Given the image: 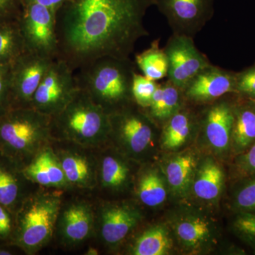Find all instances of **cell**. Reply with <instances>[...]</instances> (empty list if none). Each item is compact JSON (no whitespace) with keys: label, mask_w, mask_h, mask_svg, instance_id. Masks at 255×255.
Listing matches in <instances>:
<instances>
[{"label":"cell","mask_w":255,"mask_h":255,"mask_svg":"<svg viewBox=\"0 0 255 255\" xmlns=\"http://www.w3.org/2000/svg\"><path fill=\"white\" fill-rule=\"evenodd\" d=\"M153 0H69L55 14L58 58L74 71L103 57L130 59Z\"/></svg>","instance_id":"cell-1"},{"label":"cell","mask_w":255,"mask_h":255,"mask_svg":"<svg viewBox=\"0 0 255 255\" xmlns=\"http://www.w3.org/2000/svg\"><path fill=\"white\" fill-rule=\"evenodd\" d=\"M78 70L75 77L79 88L109 114L133 100L131 88L135 70L130 59L103 57Z\"/></svg>","instance_id":"cell-2"},{"label":"cell","mask_w":255,"mask_h":255,"mask_svg":"<svg viewBox=\"0 0 255 255\" xmlns=\"http://www.w3.org/2000/svg\"><path fill=\"white\" fill-rule=\"evenodd\" d=\"M52 135L84 146L100 145L110 135V114L79 88L60 113L51 117Z\"/></svg>","instance_id":"cell-3"},{"label":"cell","mask_w":255,"mask_h":255,"mask_svg":"<svg viewBox=\"0 0 255 255\" xmlns=\"http://www.w3.org/2000/svg\"><path fill=\"white\" fill-rule=\"evenodd\" d=\"M51 136V117L31 107L11 108L0 115V150L10 158L37 155Z\"/></svg>","instance_id":"cell-4"},{"label":"cell","mask_w":255,"mask_h":255,"mask_svg":"<svg viewBox=\"0 0 255 255\" xmlns=\"http://www.w3.org/2000/svg\"><path fill=\"white\" fill-rule=\"evenodd\" d=\"M61 206L57 194H39L23 203L16 219L15 241L26 253L39 250L50 241Z\"/></svg>","instance_id":"cell-5"},{"label":"cell","mask_w":255,"mask_h":255,"mask_svg":"<svg viewBox=\"0 0 255 255\" xmlns=\"http://www.w3.org/2000/svg\"><path fill=\"white\" fill-rule=\"evenodd\" d=\"M79 90L75 71L57 58L48 68L31 103V108L50 117L65 108Z\"/></svg>","instance_id":"cell-6"},{"label":"cell","mask_w":255,"mask_h":255,"mask_svg":"<svg viewBox=\"0 0 255 255\" xmlns=\"http://www.w3.org/2000/svg\"><path fill=\"white\" fill-rule=\"evenodd\" d=\"M22 4L18 23L26 50L57 59L59 45L55 31V13L38 3L22 1Z\"/></svg>","instance_id":"cell-7"},{"label":"cell","mask_w":255,"mask_h":255,"mask_svg":"<svg viewBox=\"0 0 255 255\" xmlns=\"http://www.w3.org/2000/svg\"><path fill=\"white\" fill-rule=\"evenodd\" d=\"M173 34L194 38L214 14V0H153Z\"/></svg>","instance_id":"cell-8"},{"label":"cell","mask_w":255,"mask_h":255,"mask_svg":"<svg viewBox=\"0 0 255 255\" xmlns=\"http://www.w3.org/2000/svg\"><path fill=\"white\" fill-rule=\"evenodd\" d=\"M164 50L168 59V80L182 90L211 65L207 57L197 49L191 37L172 34Z\"/></svg>","instance_id":"cell-9"},{"label":"cell","mask_w":255,"mask_h":255,"mask_svg":"<svg viewBox=\"0 0 255 255\" xmlns=\"http://www.w3.org/2000/svg\"><path fill=\"white\" fill-rule=\"evenodd\" d=\"M53 60L26 50L11 64V108L31 107L33 95Z\"/></svg>","instance_id":"cell-10"},{"label":"cell","mask_w":255,"mask_h":255,"mask_svg":"<svg viewBox=\"0 0 255 255\" xmlns=\"http://www.w3.org/2000/svg\"><path fill=\"white\" fill-rule=\"evenodd\" d=\"M110 135H115L131 153H142L153 140V127L149 119L127 105L110 114Z\"/></svg>","instance_id":"cell-11"},{"label":"cell","mask_w":255,"mask_h":255,"mask_svg":"<svg viewBox=\"0 0 255 255\" xmlns=\"http://www.w3.org/2000/svg\"><path fill=\"white\" fill-rule=\"evenodd\" d=\"M237 73L210 65L198 74L183 90L188 100L209 102L228 94H236Z\"/></svg>","instance_id":"cell-12"},{"label":"cell","mask_w":255,"mask_h":255,"mask_svg":"<svg viewBox=\"0 0 255 255\" xmlns=\"http://www.w3.org/2000/svg\"><path fill=\"white\" fill-rule=\"evenodd\" d=\"M234 103L221 101L210 107L204 119L208 142L219 153L231 152Z\"/></svg>","instance_id":"cell-13"},{"label":"cell","mask_w":255,"mask_h":255,"mask_svg":"<svg viewBox=\"0 0 255 255\" xmlns=\"http://www.w3.org/2000/svg\"><path fill=\"white\" fill-rule=\"evenodd\" d=\"M139 219L138 213L128 206H107L101 214V236L107 244H118L136 226Z\"/></svg>","instance_id":"cell-14"},{"label":"cell","mask_w":255,"mask_h":255,"mask_svg":"<svg viewBox=\"0 0 255 255\" xmlns=\"http://www.w3.org/2000/svg\"><path fill=\"white\" fill-rule=\"evenodd\" d=\"M239 97V100L234 103L231 142V152L236 156L255 142V100Z\"/></svg>","instance_id":"cell-15"},{"label":"cell","mask_w":255,"mask_h":255,"mask_svg":"<svg viewBox=\"0 0 255 255\" xmlns=\"http://www.w3.org/2000/svg\"><path fill=\"white\" fill-rule=\"evenodd\" d=\"M93 225L91 208L86 204L76 203L63 211L61 220L62 235L68 243H79L89 238Z\"/></svg>","instance_id":"cell-16"},{"label":"cell","mask_w":255,"mask_h":255,"mask_svg":"<svg viewBox=\"0 0 255 255\" xmlns=\"http://www.w3.org/2000/svg\"><path fill=\"white\" fill-rule=\"evenodd\" d=\"M224 179L221 166L209 159L196 174L193 187L194 194L201 200H216L222 193Z\"/></svg>","instance_id":"cell-17"},{"label":"cell","mask_w":255,"mask_h":255,"mask_svg":"<svg viewBox=\"0 0 255 255\" xmlns=\"http://www.w3.org/2000/svg\"><path fill=\"white\" fill-rule=\"evenodd\" d=\"M183 90L169 80L157 85L150 107V114L157 120H168L180 110Z\"/></svg>","instance_id":"cell-18"},{"label":"cell","mask_w":255,"mask_h":255,"mask_svg":"<svg viewBox=\"0 0 255 255\" xmlns=\"http://www.w3.org/2000/svg\"><path fill=\"white\" fill-rule=\"evenodd\" d=\"M62 168L70 184L83 188L94 185L95 172L90 160L77 152H64L59 157Z\"/></svg>","instance_id":"cell-19"},{"label":"cell","mask_w":255,"mask_h":255,"mask_svg":"<svg viewBox=\"0 0 255 255\" xmlns=\"http://www.w3.org/2000/svg\"><path fill=\"white\" fill-rule=\"evenodd\" d=\"M196 161L191 154H183L172 159L166 167V176L171 189L175 194H182L190 187Z\"/></svg>","instance_id":"cell-20"},{"label":"cell","mask_w":255,"mask_h":255,"mask_svg":"<svg viewBox=\"0 0 255 255\" xmlns=\"http://www.w3.org/2000/svg\"><path fill=\"white\" fill-rule=\"evenodd\" d=\"M135 63L143 75L152 81L162 80L168 74V59L164 49L159 48V41L135 55Z\"/></svg>","instance_id":"cell-21"},{"label":"cell","mask_w":255,"mask_h":255,"mask_svg":"<svg viewBox=\"0 0 255 255\" xmlns=\"http://www.w3.org/2000/svg\"><path fill=\"white\" fill-rule=\"evenodd\" d=\"M18 21L0 23V63L12 64L26 50Z\"/></svg>","instance_id":"cell-22"},{"label":"cell","mask_w":255,"mask_h":255,"mask_svg":"<svg viewBox=\"0 0 255 255\" xmlns=\"http://www.w3.org/2000/svg\"><path fill=\"white\" fill-rule=\"evenodd\" d=\"M176 233L184 246L198 248L209 239L211 228L206 220L199 216H191L177 223Z\"/></svg>","instance_id":"cell-23"},{"label":"cell","mask_w":255,"mask_h":255,"mask_svg":"<svg viewBox=\"0 0 255 255\" xmlns=\"http://www.w3.org/2000/svg\"><path fill=\"white\" fill-rule=\"evenodd\" d=\"M193 122L187 112L178 111L167 120L162 132V145L169 150L185 143L190 135Z\"/></svg>","instance_id":"cell-24"},{"label":"cell","mask_w":255,"mask_h":255,"mask_svg":"<svg viewBox=\"0 0 255 255\" xmlns=\"http://www.w3.org/2000/svg\"><path fill=\"white\" fill-rule=\"evenodd\" d=\"M168 233L162 226L147 230L137 238L132 248L135 255H164L170 248Z\"/></svg>","instance_id":"cell-25"},{"label":"cell","mask_w":255,"mask_h":255,"mask_svg":"<svg viewBox=\"0 0 255 255\" xmlns=\"http://www.w3.org/2000/svg\"><path fill=\"white\" fill-rule=\"evenodd\" d=\"M139 199L150 207L159 206L167 198V190L162 178L153 171L147 172L140 179L137 189Z\"/></svg>","instance_id":"cell-26"},{"label":"cell","mask_w":255,"mask_h":255,"mask_svg":"<svg viewBox=\"0 0 255 255\" xmlns=\"http://www.w3.org/2000/svg\"><path fill=\"white\" fill-rule=\"evenodd\" d=\"M234 214H255V174L238 179L231 198Z\"/></svg>","instance_id":"cell-27"},{"label":"cell","mask_w":255,"mask_h":255,"mask_svg":"<svg viewBox=\"0 0 255 255\" xmlns=\"http://www.w3.org/2000/svg\"><path fill=\"white\" fill-rule=\"evenodd\" d=\"M127 166L114 156L107 155L101 164V180L109 189H117L125 185L128 177Z\"/></svg>","instance_id":"cell-28"},{"label":"cell","mask_w":255,"mask_h":255,"mask_svg":"<svg viewBox=\"0 0 255 255\" xmlns=\"http://www.w3.org/2000/svg\"><path fill=\"white\" fill-rule=\"evenodd\" d=\"M231 228L236 236L255 252V214H235Z\"/></svg>","instance_id":"cell-29"},{"label":"cell","mask_w":255,"mask_h":255,"mask_svg":"<svg viewBox=\"0 0 255 255\" xmlns=\"http://www.w3.org/2000/svg\"><path fill=\"white\" fill-rule=\"evenodd\" d=\"M157 85L156 82L135 72L132 76L131 91L135 103L142 108H148Z\"/></svg>","instance_id":"cell-30"},{"label":"cell","mask_w":255,"mask_h":255,"mask_svg":"<svg viewBox=\"0 0 255 255\" xmlns=\"http://www.w3.org/2000/svg\"><path fill=\"white\" fill-rule=\"evenodd\" d=\"M19 194L17 179L9 169L0 165V205L9 207L16 203Z\"/></svg>","instance_id":"cell-31"},{"label":"cell","mask_w":255,"mask_h":255,"mask_svg":"<svg viewBox=\"0 0 255 255\" xmlns=\"http://www.w3.org/2000/svg\"><path fill=\"white\" fill-rule=\"evenodd\" d=\"M41 152L44 159L52 187H65L68 182L62 168L59 158L49 148L43 149Z\"/></svg>","instance_id":"cell-32"},{"label":"cell","mask_w":255,"mask_h":255,"mask_svg":"<svg viewBox=\"0 0 255 255\" xmlns=\"http://www.w3.org/2000/svg\"><path fill=\"white\" fill-rule=\"evenodd\" d=\"M25 177L29 180L44 187H52L49 176L41 151L23 170Z\"/></svg>","instance_id":"cell-33"},{"label":"cell","mask_w":255,"mask_h":255,"mask_svg":"<svg viewBox=\"0 0 255 255\" xmlns=\"http://www.w3.org/2000/svg\"><path fill=\"white\" fill-rule=\"evenodd\" d=\"M11 64L0 63V115L11 108Z\"/></svg>","instance_id":"cell-34"},{"label":"cell","mask_w":255,"mask_h":255,"mask_svg":"<svg viewBox=\"0 0 255 255\" xmlns=\"http://www.w3.org/2000/svg\"><path fill=\"white\" fill-rule=\"evenodd\" d=\"M235 169L238 179L255 174V142L248 150L236 155Z\"/></svg>","instance_id":"cell-35"},{"label":"cell","mask_w":255,"mask_h":255,"mask_svg":"<svg viewBox=\"0 0 255 255\" xmlns=\"http://www.w3.org/2000/svg\"><path fill=\"white\" fill-rule=\"evenodd\" d=\"M236 91L238 95L255 100V65L237 73Z\"/></svg>","instance_id":"cell-36"},{"label":"cell","mask_w":255,"mask_h":255,"mask_svg":"<svg viewBox=\"0 0 255 255\" xmlns=\"http://www.w3.org/2000/svg\"><path fill=\"white\" fill-rule=\"evenodd\" d=\"M22 0H0V23L19 19Z\"/></svg>","instance_id":"cell-37"},{"label":"cell","mask_w":255,"mask_h":255,"mask_svg":"<svg viewBox=\"0 0 255 255\" xmlns=\"http://www.w3.org/2000/svg\"><path fill=\"white\" fill-rule=\"evenodd\" d=\"M11 230V219L4 206L0 205V238H6Z\"/></svg>","instance_id":"cell-38"},{"label":"cell","mask_w":255,"mask_h":255,"mask_svg":"<svg viewBox=\"0 0 255 255\" xmlns=\"http://www.w3.org/2000/svg\"><path fill=\"white\" fill-rule=\"evenodd\" d=\"M24 1H32L46 6L56 14L58 11L69 0H22Z\"/></svg>","instance_id":"cell-39"},{"label":"cell","mask_w":255,"mask_h":255,"mask_svg":"<svg viewBox=\"0 0 255 255\" xmlns=\"http://www.w3.org/2000/svg\"><path fill=\"white\" fill-rule=\"evenodd\" d=\"M87 253H87V255H97V250L93 249V248H90V249L88 251H87Z\"/></svg>","instance_id":"cell-40"},{"label":"cell","mask_w":255,"mask_h":255,"mask_svg":"<svg viewBox=\"0 0 255 255\" xmlns=\"http://www.w3.org/2000/svg\"><path fill=\"white\" fill-rule=\"evenodd\" d=\"M11 253L9 251H5V250L0 249V255H10Z\"/></svg>","instance_id":"cell-41"}]
</instances>
